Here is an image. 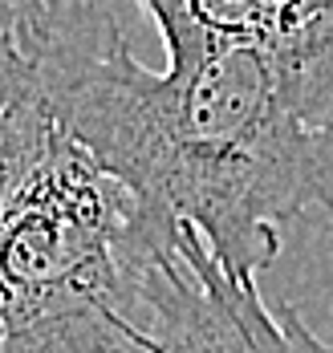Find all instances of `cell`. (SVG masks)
Returning a JSON list of instances; mask_svg holds the SVG:
<instances>
[{
    "label": "cell",
    "mask_w": 333,
    "mask_h": 353,
    "mask_svg": "<svg viewBox=\"0 0 333 353\" xmlns=\"http://www.w3.org/2000/svg\"><path fill=\"white\" fill-rule=\"evenodd\" d=\"M25 8L53 122L232 276L256 281L293 219L333 212V122L296 106L260 49L203 41L147 70L90 0Z\"/></svg>",
    "instance_id": "obj_1"
},
{
    "label": "cell",
    "mask_w": 333,
    "mask_h": 353,
    "mask_svg": "<svg viewBox=\"0 0 333 353\" xmlns=\"http://www.w3.org/2000/svg\"><path fill=\"white\" fill-rule=\"evenodd\" d=\"M175 223L57 126L0 215V333L74 309L110 313Z\"/></svg>",
    "instance_id": "obj_2"
},
{
    "label": "cell",
    "mask_w": 333,
    "mask_h": 353,
    "mask_svg": "<svg viewBox=\"0 0 333 353\" xmlns=\"http://www.w3.org/2000/svg\"><path fill=\"white\" fill-rule=\"evenodd\" d=\"M110 317L150 353H333L293 305L268 309L256 281L232 276L183 219Z\"/></svg>",
    "instance_id": "obj_3"
},
{
    "label": "cell",
    "mask_w": 333,
    "mask_h": 353,
    "mask_svg": "<svg viewBox=\"0 0 333 353\" xmlns=\"http://www.w3.org/2000/svg\"><path fill=\"white\" fill-rule=\"evenodd\" d=\"M154 25L167 53L203 41L252 45L313 122H333V0H179Z\"/></svg>",
    "instance_id": "obj_4"
},
{
    "label": "cell",
    "mask_w": 333,
    "mask_h": 353,
    "mask_svg": "<svg viewBox=\"0 0 333 353\" xmlns=\"http://www.w3.org/2000/svg\"><path fill=\"white\" fill-rule=\"evenodd\" d=\"M57 130L41 85L25 0L0 4V215Z\"/></svg>",
    "instance_id": "obj_5"
},
{
    "label": "cell",
    "mask_w": 333,
    "mask_h": 353,
    "mask_svg": "<svg viewBox=\"0 0 333 353\" xmlns=\"http://www.w3.org/2000/svg\"><path fill=\"white\" fill-rule=\"evenodd\" d=\"M0 353H150L106 309H74L0 333Z\"/></svg>",
    "instance_id": "obj_6"
},
{
    "label": "cell",
    "mask_w": 333,
    "mask_h": 353,
    "mask_svg": "<svg viewBox=\"0 0 333 353\" xmlns=\"http://www.w3.org/2000/svg\"><path fill=\"white\" fill-rule=\"evenodd\" d=\"M139 8H147L150 21H163V17H171L175 8H179V0H134Z\"/></svg>",
    "instance_id": "obj_7"
}]
</instances>
